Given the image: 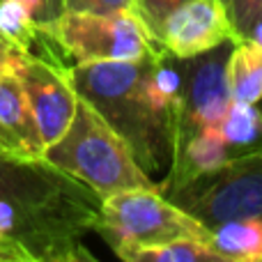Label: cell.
<instances>
[{
	"label": "cell",
	"mask_w": 262,
	"mask_h": 262,
	"mask_svg": "<svg viewBox=\"0 0 262 262\" xmlns=\"http://www.w3.org/2000/svg\"><path fill=\"white\" fill-rule=\"evenodd\" d=\"M184 3H191V0H136L134 12L138 14L143 26L147 28L152 41L159 44V35H161L163 21L168 18V14L175 12V9Z\"/></svg>",
	"instance_id": "cell-16"
},
{
	"label": "cell",
	"mask_w": 262,
	"mask_h": 262,
	"mask_svg": "<svg viewBox=\"0 0 262 262\" xmlns=\"http://www.w3.org/2000/svg\"><path fill=\"white\" fill-rule=\"evenodd\" d=\"M7 198L28 203H97L99 195L51 163L26 161L0 149V200Z\"/></svg>",
	"instance_id": "cell-8"
},
{
	"label": "cell",
	"mask_w": 262,
	"mask_h": 262,
	"mask_svg": "<svg viewBox=\"0 0 262 262\" xmlns=\"http://www.w3.org/2000/svg\"><path fill=\"white\" fill-rule=\"evenodd\" d=\"M9 72L26 92L46 147L53 145L69 129L78 106V95L67 76V64L18 51Z\"/></svg>",
	"instance_id": "cell-7"
},
{
	"label": "cell",
	"mask_w": 262,
	"mask_h": 262,
	"mask_svg": "<svg viewBox=\"0 0 262 262\" xmlns=\"http://www.w3.org/2000/svg\"><path fill=\"white\" fill-rule=\"evenodd\" d=\"M18 49H14L12 44H9L7 39H5L3 35H0V78L5 76V74H9V69H12V62L14 58H16Z\"/></svg>",
	"instance_id": "cell-19"
},
{
	"label": "cell",
	"mask_w": 262,
	"mask_h": 262,
	"mask_svg": "<svg viewBox=\"0 0 262 262\" xmlns=\"http://www.w3.org/2000/svg\"><path fill=\"white\" fill-rule=\"evenodd\" d=\"M136 0H64V12H92V14H115L134 12Z\"/></svg>",
	"instance_id": "cell-17"
},
{
	"label": "cell",
	"mask_w": 262,
	"mask_h": 262,
	"mask_svg": "<svg viewBox=\"0 0 262 262\" xmlns=\"http://www.w3.org/2000/svg\"><path fill=\"white\" fill-rule=\"evenodd\" d=\"M64 14V0H39V23L51 28Z\"/></svg>",
	"instance_id": "cell-18"
},
{
	"label": "cell",
	"mask_w": 262,
	"mask_h": 262,
	"mask_svg": "<svg viewBox=\"0 0 262 262\" xmlns=\"http://www.w3.org/2000/svg\"><path fill=\"white\" fill-rule=\"evenodd\" d=\"M221 5L239 41L251 39L253 30L262 23V0H221Z\"/></svg>",
	"instance_id": "cell-15"
},
{
	"label": "cell",
	"mask_w": 262,
	"mask_h": 262,
	"mask_svg": "<svg viewBox=\"0 0 262 262\" xmlns=\"http://www.w3.org/2000/svg\"><path fill=\"white\" fill-rule=\"evenodd\" d=\"M95 232L124 262H134L145 249L180 239L212 244V230L205 223L154 189H127L104 198Z\"/></svg>",
	"instance_id": "cell-3"
},
{
	"label": "cell",
	"mask_w": 262,
	"mask_h": 262,
	"mask_svg": "<svg viewBox=\"0 0 262 262\" xmlns=\"http://www.w3.org/2000/svg\"><path fill=\"white\" fill-rule=\"evenodd\" d=\"M212 249L221 262H262V219H237L216 226Z\"/></svg>",
	"instance_id": "cell-11"
},
{
	"label": "cell",
	"mask_w": 262,
	"mask_h": 262,
	"mask_svg": "<svg viewBox=\"0 0 262 262\" xmlns=\"http://www.w3.org/2000/svg\"><path fill=\"white\" fill-rule=\"evenodd\" d=\"M0 149L26 161H44L46 152L28 97L12 72L0 78Z\"/></svg>",
	"instance_id": "cell-10"
},
{
	"label": "cell",
	"mask_w": 262,
	"mask_h": 262,
	"mask_svg": "<svg viewBox=\"0 0 262 262\" xmlns=\"http://www.w3.org/2000/svg\"><path fill=\"white\" fill-rule=\"evenodd\" d=\"M134 262H221V258L209 242L180 239L140 251Z\"/></svg>",
	"instance_id": "cell-14"
},
{
	"label": "cell",
	"mask_w": 262,
	"mask_h": 262,
	"mask_svg": "<svg viewBox=\"0 0 262 262\" xmlns=\"http://www.w3.org/2000/svg\"><path fill=\"white\" fill-rule=\"evenodd\" d=\"M232 41L239 37L232 30L221 0H191L168 14L163 21L159 46L177 58H193L209 49Z\"/></svg>",
	"instance_id": "cell-9"
},
{
	"label": "cell",
	"mask_w": 262,
	"mask_h": 262,
	"mask_svg": "<svg viewBox=\"0 0 262 262\" xmlns=\"http://www.w3.org/2000/svg\"><path fill=\"white\" fill-rule=\"evenodd\" d=\"M44 161L92 189L99 200L127 189L163 191L161 182L138 166L127 143L81 97L69 129L46 147Z\"/></svg>",
	"instance_id": "cell-2"
},
{
	"label": "cell",
	"mask_w": 262,
	"mask_h": 262,
	"mask_svg": "<svg viewBox=\"0 0 262 262\" xmlns=\"http://www.w3.org/2000/svg\"><path fill=\"white\" fill-rule=\"evenodd\" d=\"M228 81L235 101L258 104L262 99V46L253 39L237 41L228 60Z\"/></svg>",
	"instance_id": "cell-12"
},
{
	"label": "cell",
	"mask_w": 262,
	"mask_h": 262,
	"mask_svg": "<svg viewBox=\"0 0 262 262\" xmlns=\"http://www.w3.org/2000/svg\"><path fill=\"white\" fill-rule=\"evenodd\" d=\"M219 131L232 154L258 149L262 147V111L255 108V104L232 99L219 124Z\"/></svg>",
	"instance_id": "cell-13"
},
{
	"label": "cell",
	"mask_w": 262,
	"mask_h": 262,
	"mask_svg": "<svg viewBox=\"0 0 262 262\" xmlns=\"http://www.w3.org/2000/svg\"><path fill=\"white\" fill-rule=\"evenodd\" d=\"M166 195L209 230L237 219H262V147L232 154L219 168L182 182Z\"/></svg>",
	"instance_id": "cell-4"
},
{
	"label": "cell",
	"mask_w": 262,
	"mask_h": 262,
	"mask_svg": "<svg viewBox=\"0 0 262 262\" xmlns=\"http://www.w3.org/2000/svg\"><path fill=\"white\" fill-rule=\"evenodd\" d=\"M232 46V41H226L193 58H182V99L172 149L189 136L221 124L228 106L232 104L228 81Z\"/></svg>",
	"instance_id": "cell-6"
},
{
	"label": "cell",
	"mask_w": 262,
	"mask_h": 262,
	"mask_svg": "<svg viewBox=\"0 0 262 262\" xmlns=\"http://www.w3.org/2000/svg\"><path fill=\"white\" fill-rule=\"evenodd\" d=\"M51 35L74 62L140 60L159 46L136 12H64L51 26Z\"/></svg>",
	"instance_id": "cell-5"
},
{
	"label": "cell",
	"mask_w": 262,
	"mask_h": 262,
	"mask_svg": "<svg viewBox=\"0 0 262 262\" xmlns=\"http://www.w3.org/2000/svg\"><path fill=\"white\" fill-rule=\"evenodd\" d=\"M152 53L140 60L74 62L67 67L76 95L113 127L147 175L170 166L175 145V120L159 108L149 90Z\"/></svg>",
	"instance_id": "cell-1"
}]
</instances>
